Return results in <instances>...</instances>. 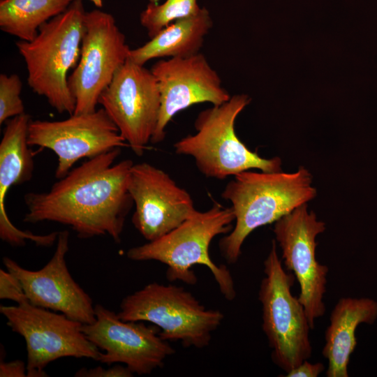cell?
<instances>
[{
    "mask_svg": "<svg viewBox=\"0 0 377 377\" xmlns=\"http://www.w3.org/2000/svg\"><path fill=\"white\" fill-rule=\"evenodd\" d=\"M120 153L114 148L88 158L48 191L27 193L23 221L55 222L71 227L81 239L108 235L120 242L133 205L128 181L134 164L131 159L114 164Z\"/></svg>",
    "mask_w": 377,
    "mask_h": 377,
    "instance_id": "obj_1",
    "label": "cell"
},
{
    "mask_svg": "<svg viewBox=\"0 0 377 377\" xmlns=\"http://www.w3.org/2000/svg\"><path fill=\"white\" fill-rule=\"evenodd\" d=\"M234 177L221 193L231 202L235 221L219 244L228 264L237 263L244 242L254 230L275 223L317 193L311 175L304 167L292 173L246 170Z\"/></svg>",
    "mask_w": 377,
    "mask_h": 377,
    "instance_id": "obj_2",
    "label": "cell"
},
{
    "mask_svg": "<svg viewBox=\"0 0 377 377\" xmlns=\"http://www.w3.org/2000/svg\"><path fill=\"white\" fill-rule=\"evenodd\" d=\"M235 216L231 207L215 202L207 211L196 212L179 226L162 236L128 250V258L135 261L156 260L167 266L166 278L195 285L197 277L193 266H206L212 272L223 297L232 300L236 296L235 283L224 265H216L209 256L213 239L232 230Z\"/></svg>",
    "mask_w": 377,
    "mask_h": 377,
    "instance_id": "obj_3",
    "label": "cell"
},
{
    "mask_svg": "<svg viewBox=\"0 0 377 377\" xmlns=\"http://www.w3.org/2000/svg\"><path fill=\"white\" fill-rule=\"evenodd\" d=\"M85 13L82 0H74L43 24L34 40L15 44L26 64L29 87L59 113L71 115L75 109L68 74L80 58Z\"/></svg>",
    "mask_w": 377,
    "mask_h": 377,
    "instance_id": "obj_4",
    "label": "cell"
},
{
    "mask_svg": "<svg viewBox=\"0 0 377 377\" xmlns=\"http://www.w3.org/2000/svg\"><path fill=\"white\" fill-rule=\"evenodd\" d=\"M250 101L246 94H236L221 105L201 111L194 122L195 133L174 144L176 154L193 157L202 175L217 179L250 169L266 172L281 171L279 157H260L236 135L235 120Z\"/></svg>",
    "mask_w": 377,
    "mask_h": 377,
    "instance_id": "obj_5",
    "label": "cell"
},
{
    "mask_svg": "<svg viewBox=\"0 0 377 377\" xmlns=\"http://www.w3.org/2000/svg\"><path fill=\"white\" fill-rule=\"evenodd\" d=\"M117 315L126 321L152 323L163 339L196 348L209 344L224 319L221 311L206 309L183 287L156 282L126 296Z\"/></svg>",
    "mask_w": 377,
    "mask_h": 377,
    "instance_id": "obj_6",
    "label": "cell"
},
{
    "mask_svg": "<svg viewBox=\"0 0 377 377\" xmlns=\"http://www.w3.org/2000/svg\"><path fill=\"white\" fill-rule=\"evenodd\" d=\"M264 273L258 293L262 327L272 349V361L288 373L311 357V327L304 306L292 295L295 276L284 270L275 240L264 261Z\"/></svg>",
    "mask_w": 377,
    "mask_h": 377,
    "instance_id": "obj_7",
    "label": "cell"
},
{
    "mask_svg": "<svg viewBox=\"0 0 377 377\" xmlns=\"http://www.w3.org/2000/svg\"><path fill=\"white\" fill-rule=\"evenodd\" d=\"M10 329L26 343L27 376H47L45 367L63 357L99 360L100 349L82 332L81 323L63 313L36 306L29 302L1 306Z\"/></svg>",
    "mask_w": 377,
    "mask_h": 377,
    "instance_id": "obj_8",
    "label": "cell"
},
{
    "mask_svg": "<svg viewBox=\"0 0 377 377\" xmlns=\"http://www.w3.org/2000/svg\"><path fill=\"white\" fill-rule=\"evenodd\" d=\"M130 50L111 14L98 9L85 13L80 58L68 80L75 100L73 114L96 110L101 94L128 59Z\"/></svg>",
    "mask_w": 377,
    "mask_h": 377,
    "instance_id": "obj_9",
    "label": "cell"
},
{
    "mask_svg": "<svg viewBox=\"0 0 377 377\" xmlns=\"http://www.w3.org/2000/svg\"><path fill=\"white\" fill-rule=\"evenodd\" d=\"M98 104L133 151L142 156L155 131L161 108L151 71L128 59L101 94Z\"/></svg>",
    "mask_w": 377,
    "mask_h": 377,
    "instance_id": "obj_10",
    "label": "cell"
},
{
    "mask_svg": "<svg viewBox=\"0 0 377 377\" xmlns=\"http://www.w3.org/2000/svg\"><path fill=\"white\" fill-rule=\"evenodd\" d=\"M28 143L57 155V179L65 177L81 158L129 147L103 108L60 121L31 120Z\"/></svg>",
    "mask_w": 377,
    "mask_h": 377,
    "instance_id": "obj_11",
    "label": "cell"
},
{
    "mask_svg": "<svg viewBox=\"0 0 377 377\" xmlns=\"http://www.w3.org/2000/svg\"><path fill=\"white\" fill-rule=\"evenodd\" d=\"M325 230V223L318 221L313 211H308L306 203L276 221L273 230L284 265L293 272L299 283L298 299L311 329L315 320L325 312L323 296L329 268L316 258V238Z\"/></svg>",
    "mask_w": 377,
    "mask_h": 377,
    "instance_id": "obj_12",
    "label": "cell"
},
{
    "mask_svg": "<svg viewBox=\"0 0 377 377\" xmlns=\"http://www.w3.org/2000/svg\"><path fill=\"white\" fill-rule=\"evenodd\" d=\"M96 320L82 325L86 337L101 353L98 362L106 364L122 363L133 374H150L163 366L165 359L175 353L168 341L163 339L158 327L143 321H126L117 313L101 304L95 305Z\"/></svg>",
    "mask_w": 377,
    "mask_h": 377,
    "instance_id": "obj_13",
    "label": "cell"
},
{
    "mask_svg": "<svg viewBox=\"0 0 377 377\" xmlns=\"http://www.w3.org/2000/svg\"><path fill=\"white\" fill-rule=\"evenodd\" d=\"M160 91L158 123L151 139L156 144L165 137L168 123L178 112L202 103L219 105L230 98L217 72L201 53L161 59L151 67Z\"/></svg>",
    "mask_w": 377,
    "mask_h": 377,
    "instance_id": "obj_14",
    "label": "cell"
},
{
    "mask_svg": "<svg viewBox=\"0 0 377 377\" xmlns=\"http://www.w3.org/2000/svg\"><path fill=\"white\" fill-rule=\"evenodd\" d=\"M128 191L135 206L133 224L148 242L168 233L197 211L185 189L165 171L146 162L133 164Z\"/></svg>",
    "mask_w": 377,
    "mask_h": 377,
    "instance_id": "obj_15",
    "label": "cell"
},
{
    "mask_svg": "<svg viewBox=\"0 0 377 377\" xmlns=\"http://www.w3.org/2000/svg\"><path fill=\"white\" fill-rule=\"evenodd\" d=\"M68 231L59 232L52 257L36 271L24 269L8 257L3 258V263L20 281L30 304L63 313L83 325L91 324L96 320L95 306L68 269Z\"/></svg>",
    "mask_w": 377,
    "mask_h": 377,
    "instance_id": "obj_16",
    "label": "cell"
},
{
    "mask_svg": "<svg viewBox=\"0 0 377 377\" xmlns=\"http://www.w3.org/2000/svg\"><path fill=\"white\" fill-rule=\"evenodd\" d=\"M31 120L27 113L6 121L0 142V238L13 246L35 241L36 235L17 228L10 220L5 200L9 189L30 181L34 170V154L28 143Z\"/></svg>",
    "mask_w": 377,
    "mask_h": 377,
    "instance_id": "obj_17",
    "label": "cell"
},
{
    "mask_svg": "<svg viewBox=\"0 0 377 377\" xmlns=\"http://www.w3.org/2000/svg\"><path fill=\"white\" fill-rule=\"evenodd\" d=\"M377 320V301L369 297H341L334 307L325 334L322 354L328 362L327 377H348V365L357 341L359 325Z\"/></svg>",
    "mask_w": 377,
    "mask_h": 377,
    "instance_id": "obj_18",
    "label": "cell"
},
{
    "mask_svg": "<svg viewBox=\"0 0 377 377\" xmlns=\"http://www.w3.org/2000/svg\"><path fill=\"white\" fill-rule=\"evenodd\" d=\"M212 25L208 10L202 7L196 14L168 24L143 45L131 49L128 59L144 66L153 59L196 54Z\"/></svg>",
    "mask_w": 377,
    "mask_h": 377,
    "instance_id": "obj_19",
    "label": "cell"
},
{
    "mask_svg": "<svg viewBox=\"0 0 377 377\" xmlns=\"http://www.w3.org/2000/svg\"><path fill=\"white\" fill-rule=\"evenodd\" d=\"M74 0H0V29L31 41L40 27L64 12Z\"/></svg>",
    "mask_w": 377,
    "mask_h": 377,
    "instance_id": "obj_20",
    "label": "cell"
},
{
    "mask_svg": "<svg viewBox=\"0 0 377 377\" xmlns=\"http://www.w3.org/2000/svg\"><path fill=\"white\" fill-rule=\"evenodd\" d=\"M198 0H165L163 3H150L140 13V22L150 38L172 22L199 12Z\"/></svg>",
    "mask_w": 377,
    "mask_h": 377,
    "instance_id": "obj_21",
    "label": "cell"
},
{
    "mask_svg": "<svg viewBox=\"0 0 377 377\" xmlns=\"http://www.w3.org/2000/svg\"><path fill=\"white\" fill-rule=\"evenodd\" d=\"M22 82L17 74L0 75V124L25 113L20 97Z\"/></svg>",
    "mask_w": 377,
    "mask_h": 377,
    "instance_id": "obj_22",
    "label": "cell"
},
{
    "mask_svg": "<svg viewBox=\"0 0 377 377\" xmlns=\"http://www.w3.org/2000/svg\"><path fill=\"white\" fill-rule=\"evenodd\" d=\"M0 298L21 304L29 302L17 279L8 270L0 269Z\"/></svg>",
    "mask_w": 377,
    "mask_h": 377,
    "instance_id": "obj_23",
    "label": "cell"
},
{
    "mask_svg": "<svg viewBox=\"0 0 377 377\" xmlns=\"http://www.w3.org/2000/svg\"><path fill=\"white\" fill-rule=\"evenodd\" d=\"M133 373L127 367L115 365L105 369L101 366L94 368H82L75 374L76 377H131Z\"/></svg>",
    "mask_w": 377,
    "mask_h": 377,
    "instance_id": "obj_24",
    "label": "cell"
},
{
    "mask_svg": "<svg viewBox=\"0 0 377 377\" xmlns=\"http://www.w3.org/2000/svg\"><path fill=\"white\" fill-rule=\"evenodd\" d=\"M325 369L321 362L310 363L307 360H304L297 367L286 373V377H317Z\"/></svg>",
    "mask_w": 377,
    "mask_h": 377,
    "instance_id": "obj_25",
    "label": "cell"
},
{
    "mask_svg": "<svg viewBox=\"0 0 377 377\" xmlns=\"http://www.w3.org/2000/svg\"><path fill=\"white\" fill-rule=\"evenodd\" d=\"M1 377H25L27 376V363L22 360H14L11 362H1L0 364Z\"/></svg>",
    "mask_w": 377,
    "mask_h": 377,
    "instance_id": "obj_26",
    "label": "cell"
},
{
    "mask_svg": "<svg viewBox=\"0 0 377 377\" xmlns=\"http://www.w3.org/2000/svg\"><path fill=\"white\" fill-rule=\"evenodd\" d=\"M97 8L103 6V0H90Z\"/></svg>",
    "mask_w": 377,
    "mask_h": 377,
    "instance_id": "obj_27",
    "label": "cell"
},
{
    "mask_svg": "<svg viewBox=\"0 0 377 377\" xmlns=\"http://www.w3.org/2000/svg\"><path fill=\"white\" fill-rule=\"evenodd\" d=\"M150 3H158L159 0H148Z\"/></svg>",
    "mask_w": 377,
    "mask_h": 377,
    "instance_id": "obj_28",
    "label": "cell"
}]
</instances>
